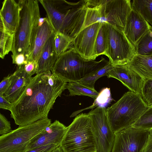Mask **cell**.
I'll return each instance as SVG.
<instances>
[{"label":"cell","instance_id":"34","mask_svg":"<svg viewBox=\"0 0 152 152\" xmlns=\"http://www.w3.org/2000/svg\"><path fill=\"white\" fill-rule=\"evenodd\" d=\"M58 146L54 144L49 145L26 150L24 152H50Z\"/></svg>","mask_w":152,"mask_h":152},{"label":"cell","instance_id":"8","mask_svg":"<svg viewBox=\"0 0 152 152\" xmlns=\"http://www.w3.org/2000/svg\"><path fill=\"white\" fill-rule=\"evenodd\" d=\"M48 117L0 136V152H24L30 141L51 124Z\"/></svg>","mask_w":152,"mask_h":152},{"label":"cell","instance_id":"37","mask_svg":"<svg viewBox=\"0 0 152 152\" xmlns=\"http://www.w3.org/2000/svg\"><path fill=\"white\" fill-rule=\"evenodd\" d=\"M50 152H64L63 150L60 146H58L54 149L53 150Z\"/></svg>","mask_w":152,"mask_h":152},{"label":"cell","instance_id":"21","mask_svg":"<svg viewBox=\"0 0 152 152\" xmlns=\"http://www.w3.org/2000/svg\"><path fill=\"white\" fill-rule=\"evenodd\" d=\"M69 92V96H87L95 99L98 96L99 93L95 89L89 88L79 82H70L67 83L66 86Z\"/></svg>","mask_w":152,"mask_h":152},{"label":"cell","instance_id":"28","mask_svg":"<svg viewBox=\"0 0 152 152\" xmlns=\"http://www.w3.org/2000/svg\"><path fill=\"white\" fill-rule=\"evenodd\" d=\"M132 126L145 130L152 129V106L148 107Z\"/></svg>","mask_w":152,"mask_h":152},{"label":"cell","instance_id":"31","mask_svg":"<svg viewBox=\"0 0 152 152\" xmlns=\"http://www.w3.org/2000/svg\"><path fill=\"white\" fill-rule=\"evenodd\" d=\"M38 67V64L36 62L33 61H28L23 65L24 70L27 75L30 77L36 74Z\"/></svg>","mask_w":152,"mask_h":152},{"label":"cell","instance_id":"2","mask_svg":"<svg viewBox=\"0 0 152 152\" xmlns=\"http://www.w3.org/2000/svg\"><path fill=\"white\" fill-rule=\"evenodd\" d=\"M56 32L73 39L81 31L87 7V0L72 2L65 0H38Z\"/></svg>","mask_w":152,"mask_h":152},{"label":"cell","instance_id":"12","mask_svg":"<svg viewBox=\"0 0 152 152\" xmlns=\"http://www.w3.org/2000/svg\"><path fill=\"white\" fill-rule=\"evenodd\" d=\"M102 23L97 22L82 29L73 39V48L83 58L95 60L96 40Z\"/></svg>","mask_w":152,"mask_h":152},{"label":"cell","instance_id":"29","mask_svg":"<svg viewBox=\"0 0 152 152\" xmlns=\"http://www.w3.org/2000/svg\"><path fill=\"white\" fill-rule=\"evenodd\" d=\"M140 95L148 107L152 106V79H144Z\"/></svg>","mask_w":152,"mask_h":152},{"label":"cell","instance_id":"3","mask_svg":"<svg viewBox=\"0 0 152 152\" xmlns=\"http://www.w3.org/2000/svg\"><path fill=\"white\" fill-rule=\"evenodd\" d=\"M82 29L97 22L105 23L124 31L132 9L130 0H87Z\"/></svg>","mask_w":152,"mask_h":152},{"label":"cell","instance_id":"4","mask_svg":"<svg viewBox=\"0 0 152 152\" xmlns=\"http://www.w3.org/2000/svg\"><path fill=\"white\" fill-rule=\"evenodd\" d=\"M18 2L21 9L20 20L14 35L11 57L23 54L27 60L33 48L41 18L39 2L37 0H20Z\"/></svg>","mask_w":152,"mask_h":152},{"label":"cell","instance_id":"22","mask_svg":"<svg viewBox=\"0 0 152 152\" xmlns=\"http://www.w3.org/2000/svg\"><path fill=\"white\" fill-rule=\"evenodd\" d=\"M131 6L152 26V0H133Z\"/></svg>","mask_w":152,"mask_h":152},{"label":"cell","instance_id":"35","mask_svg":"<svg viewBox=\"0 0 152 152\" xmlns=\"http://www.w3.org/2000/svg\"><path fill=\"white\" fill-rule=\"evenodd\" d=\"M12 103L9 102L4 95H0V108L11 111Z\"/></svg>","mask_w":152,"mask_h":152},{"label":"cell","instance_id":"38","mask_svg":"<svg viewBox=\"0 0 152 152\" xmlns=\"http://www.w3.org/2000/svg\"><path fill=\"white\" fill-rule=\"evenodd\" d=\"M150 136H152V129L149 130Z\"/></svg>","mask_w":152,"mask_h":152},{"label":"cell","instance_id":"14","mask_svg":"<svg viewBox=\"0 0 152 152\" xmlns=\"http://www.w3.org/2000/svg\"><path fill=\"white\" fill-rule=\"evenodd\" d=\"M106 76L117 79L131 91L140 95L144 79L127 64L114 66Z\"/></svg>","mask_w":152,"mask_h":152},{"label":"cell","instance_id":"33","mask_svg":"<svg viewBox=\"0 0 152 152\" xmlns=\"http://www.w3.org/2000/svg\"><path fill=\"white\" fill-rule=\"evenodd\" d=\"M12 63L17 65L18 67L23 66L28 62L27 58L25 55L19 54L12 57Z\"/></svg>","mask_w":152,"mask_h":152},{"label":"cell","instance_id":"7","mask_svg":"<svg viewBox=\"0 0 152 152\" xmlns=\"http://www.w3.org/2000/svg\"><path fill=\"white\" fill-rule=\"evenodd\" d=\"M64 152H96L89 115L81 113L68 127L60 145Z\"/></svg>","mask_w":152,"mask_h":152},{"label":"cell","instance_id":"32","mask_svg":"<svg viewBox=\"0 0 152 152\" xmlns=\"http://www.w3.org/2000/svg\"><path fill=\"white\" fill-rule=\"evenodd\" d=\"M13 74L9 75L4 77L0 83V95H4L9 87Z\"/></svg>","mask_w":152,"mask_h":152},{"label":"cell","instance_id":"23","mask_svg":"<svg viewBox=\"0 0 152 152\" xmlns=\"http://www.w3.org/2000/svg\"><path fill=\"white\" fill-rule=\"evenodd\" d=\"M107 45V32L106 23H102L95 44V58L101 55H105Z\"/></svg>","mask_w":152,"mask_h":152},{"label":"cell","instance_id":"19","mask_svg":"<svg viewBox=\"0 0 152 152\" xmlns=\"http://www.w3.org/2000/svg\"><path fill=\"white\" fill-rule=\"evenodd\" d=\"M55 34V32L48 40L42 50L36 74L51 72L58 59L54 46Z\"/></svg>","mask_w":152,"mask_h":152},{"label":"cell","instance_id":"18","mask_svg":"<svg viewBox=\"0 0 152 152\" xmlns=\"http://www.w3.org/2000/svg\"><path fill=\"white\" fill-rule=\"evenodd\" d=\"M12 74L10 85L4 95L12 104L19 98L32 77L27 75L24 70L23 65L18 67Z\"/></svg>","mask_w":152,"mask_h":152},{"label":"cell","instance_id":"11","mask_svg":"<svg viewBox=\"0 0 152 152\" xmlns=\"http://www.w3.org/2000/svg\"><path fill=\"white\" fill-rule=\"evenodd\" d=\"M150 136L149 130L132 126L115 134L111 152H143Z\"/></svg>","mask_w":152,"mask_h":152},{"label":"cell","instance_id":"27","mask_svg":"<svg viewBox=\"0 0 152 152\" xmlns=\"http://www.w3.org/2000/svg\"><path fill=\"white\" fill-rule=\"evenodd\" d=\"M73 39L60 32H55L54 44L55 50L58 56L71 48Z\"/></svg>","mask_w":152,"mask_h":152},{"label":"cell","instance_id":"17","mask_svg":"<svg viewBox=\"0 0 152 152\" xmlns=\"http://www.w3.org/2000/svg\"><path fill=\"white\" fill-rule=\"evenodd\" d=\"M55 32L47 18H40L33 48L28 57V61H33L37 63L45 43Z\"/></svg>","mask_w":152,"mask_h":152},{"label":"cell","instance_id":"1","mask_svg":"<svg viewBox=\"0 0 152 152\" xmlns=\"http://www.w3.org/2000/svg\"><path fill=\"white\" fill-rule=\"evenodd\" d=\"M67 82L51 72L32 77L18 99L12 103L11 117L19 127L48 117Z\"/></svg>","mask_w":152,"mask_h":152},{"label":"cell","instance_id":"16","mask_svg":"<svg viewBox=\"0 0 152 152\" xmlns=\"http://www.w3.org/2000/svg\"><path fill=\"white\" fill-rule=\"evenodd\" d=\"M20 7L14 0H4L0 11V21L5 30L14 34L18 27L20 18Z\"/></svg>","mask_w":152,"mask_h":152},{"label":"cell","instance_id":"10","mask_svg":"<svg viewBox=\"0 0 152 152\" xmlns=\"http://www.w3.org/2000/svg\"><path fill=\"white\" fill-rule=\"evenodd\" d=\"M107 109L98 106L88 113L91 121L96 152H111L115 134L113 131L107 116Z\"/></svg>","mask_w":152,"mask_h":152},{"label":"cell","instance_id":"25","mask_svg":"<svg viewBox=\"0 0 152 152\" xmlns=\"http://www.w3.org/2000/svg\"><path fill=\"white\" fill-rule=\"evenodd\" d=\"M134 48L136 54L146 56L152 54V27L140 39Z\"/></svg>","mask_w":152,"mask_h":152},{"label":"cell","instance_id":"6","mask_svg":"<svg viewBox=\"0 0 152 152\" xmlns=\"http://www.w3.org/2000/svg\"><path fill=\"white\" fill-rule=\"evenodd\" d=\"M109 63L103 57L98 61L86 60L72 47L58 56L51 72L68 82H78Z\"/></svg>","mask_w":152,"mask_h":152},{"label":"cell","instance_id":"13","mask_svg":"<svg viewBox=\"0 0 152 152\" xmlns=\"http://www.w3.org/2000/svg\"><path fill=\"white\" fill-rule=\"evenodd\" d=\"M67 129L59 121H55L30 141L26 150L51 144L60 146Z\"/></svg>","mask_w":152,"mask_h":152},{"label":"cell","instance_id":"9","mask_svg":"<svg viewBox=\"0 0 152 152\" xmlns=\"http://www.w3.org/2000/svg\"><path fill=\"white\" fill-rule=\"evenodd\" d=\"M106 23L107 45L105 55L114 66L127 64L136 54L134 47L123 31Z\"/></svg>","mask_w":152,"mask_h":152},{"label":"cell","instance_id":"30","mask_svg":"<svg viewBox=\"0 0 152 152\" xmlns=\"http://www.w3.org/2000/svg\"><path fill=\"white\" fill-rule=\"evenodd\" d=\"M12 130L10 122L5 117L0 113V134L2 135L7 134Z\"/></svg>","mask_w":152,"mask_h":152},{"label":"cell","instance_id":"36","mask_svg":"<svg viewBox=\"0 0 152 152\" xmlns=\"http://www.w3.org/2000/svg\"><path fill=\"white\" fill-rule=\"evenodd\" d=\"M143 152H152V136H149Z\"/></svg>","mask_w":152,"mask_h":152},{"label":"cell","instance_id":"5","mask_svg":"<svg viewBox=\"0 0 152 152\" xmlns=\"http://www.w3.org/2000/svg\"><path fill=\"white\" fill-rule=\"evenodd\" d=\"M148 107L140 94L125 93L116 102L107 109L108 120L116 133L132 126Z\"/></svg>","mask_w":152,"mask_h":152},{"label":"cell","instance_id":"24","mask_svg":"<svg viewBox=\"0 0 152 152\" xmlns=\"http://www.w3.org/2000/svg\"><path fill=\"white\" fill-rule=\"evenodd\" d=\"M0 57L3 59L12 51L14 34H11L7 31L0 21Z\"/></svg>","mask_w":152,"mask_h":152},{"label":"cell","instance_id":"15","mask_svg":"<svg viewBox=\"0 0 152 152\" xmlns=\"http://www.w3.org/2000/svg\"><path fill=\"white\" fill-rule=\"evenodd\" d=\"M151 27L139 13L132 9L127 17L124 32L135 48L140 39Z\"/></svg>","mask_w":152,"mask_h":152},{"label":"cell","instance_id":"26","mask_svg":"<svg viewBox=\"0 0 152 152\" xmlns=\"http://www.w3.org/2000/svg\"><path fill=\"white\" fill-rule=\"evenodd\" d=\"M114 67L109 62L103 68L88 75L78 82L89 88L95 89L94 85L96 81L99 78L106 76L107 73Z\"/></svg>","mask_w":152,"mask_h":152},{"label":"cell","instance_id":"20","mask_svg":"<svg viewBox=\"0 0 152 152\" xmlns=\"http://www.w3.org/2000/svg\"><path fill=\"white\" fill-rule=\"evenodd\" d=\"M127 65L144 79H152V54H135Z\"/></svg>","mask_w":152,"mask_h":152}]
</instances>
